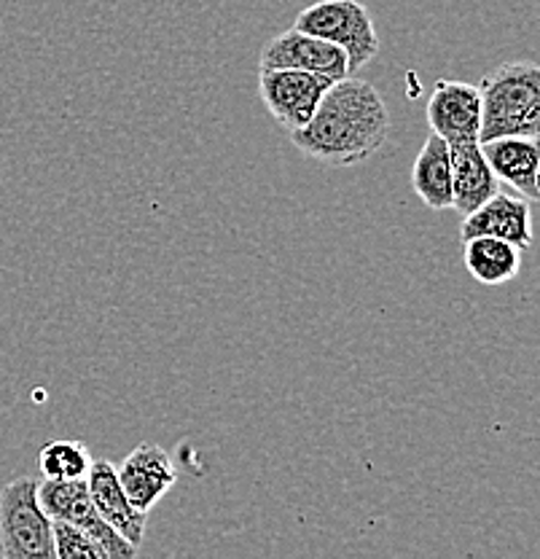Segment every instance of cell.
<instances>
[{
  "label": "cell",
  "instance_id": "cell-17",
  "mask_svg": "<svg viewBox=\"0 0 540 559\" xmlns=\"http://www.w3.org/2000/svg\"><path fill=\"white\" fill-rule=\"evenodd\" d=\"M51 535H55V559H108L106 549L73 524L51 520Z\"/></svg>",
  "mask_w": 540,
  "mask_h": 559
},
{
  "label": "cell",
  "instance_id": "cell-9",
  "mask_svg": "<svg viewBox=\"0 0 540 559\" xmlns=\"http://www.w3.org/2000/svg\"><path fill=\"white\" fill-rule=\"evenodd\" d=\"M116 476H119V485L124 489L127 498H130V503L137 511H145V514L178 481L176 465H172L170 454L161 450L159 444L135 447V450L121 460V465L116 468Z\"/></svg>",
  "mask_w": 540,
  "mask_h": 559
},
{
  "label": "cell",
  "instance_id": "cell-12",
  "mask_svg": "<svg viewBox=\"0 0 540 559\" xmlns=\"http://www.w3.org/2000/svg\"><path fill=\"white\" fill-rule=\"evenodd\" d=\"M481 151H484L487 162H490L492 173L497 175L501 183H508L527 202L540 200L538 138H495L481 143Z\"/></svg>",
  "mask_w": 540,
  "mask_h": 559
},
{
  "label": "cell",
  "instance_id": "cell-2",
  "mask_svg": "<svg viewBox=\"0 0 540 559\" xmlns=\"http://www.w3.org/2000/svg\"><path fill=\"white\" fill-rule=\"evenodd\" d=\"M479 143L540 135V70L536 62H503L479 84Z\"/></svg>",
  "mask_w": 540,
  "mask_h": 559
},
{
  "label": "cell",
  "instance_id": "cell-10",
  "mask_svg": "<svg viewBox=\"0 0 540 559\" xmlns=\"http://www.w3.org/2000/svg\"><path fill=\"white\" fill-rule=\"evenodd\" d=\"M501 237V240L514 242L519 250H527L532 245V207L525 197L505 194L497 191L484 205H479L473 213L463 215L460 237Z\"/></svg>",
  "mask_w": 540,
  "mask_h": 559
},
{
  "label": "cell",
  "instance_id": "cell-11",
  "mask_svg": "<svg viewBox=\"0 0 540 559\" xmlns=\"http://www.w3.org/2000/svg\"><path fill=\"white\" fill-rule=\"evenodd\" d=\"M86 487H89V498L100 516L106 520L116 533L124 540H130L135 549H141L145 524H148V514L137 511L124 495L116 476V465L110 460H92V468L86 474Z\"/></svg>",
  "mask_w": 540,
  "mask_h": 559
},
{
  "label": "cell",
  "instance_id": "cell-15",
  "mask_svg": "<svg viewBox=\"0 0 540 559\" xmlns=\"http://www.w3.org/2000/svg\"><path fill=\"white\" fill-rule=\"evenodd\" d=\"M466 270L481 285H503L519 272L521 250L501 237H468L466 240Z\"/></svg>",
  "mask_w": 540,
  "mask_h": 559
},
{
  "label": "cell",
  "instance_id": "cell-6",
  "mask_svg": "<svg viewBox=\"0 0 540 559\" xmlns=\"http://www.w3.org/2000/svg\"><path fill=\"white\" fill-rule=\"evenodd\" d=\"M334 79L310 70L259 68V95L272 119L286 132H296L312 119L317 103Z\"/></svg>",
  "mask_w": 540,
  "mask_h": 559
},
{
  "label": "cell",
  "instance_id": "cell-8",
  "mask_svg": "<svg viewBox=\"0 0 540 559\" xmlns=\"http://www.w3.org/2000/svg\"><path fill=\"white\" fill-rule=\"evenodd\" d=\"M428 124L431 132L446 143H479L481 95L479 86L468 81L441 79L428 100Z\"/></svg>",
  "mask_w": 540,
  "mask_h": 559
},
{
  "label": "cell",
  "instance_id": "cell-14",
  "mask_svg": "<svg viewBox=\"0 0 540 559\" xmlns=\"http://www.w3.org/2000/svg\"><path fill=\"white\" fill-rule=\"evenodd\" d=\"M411 186L431 210H452V162L449 143L435 132L428 135L411 165Z\"/></svg>",
  "mask_w": 540,
  "mask_h": 559
},
{
  "label": "cell",
  "instance_id": "cell-13",
  "mask_svg": "<svg viewBox=\"0 0 540 559\" xmlns=\"http://www.w3.org/2000/svg\"><path fill=\"white\" fill-rule=\"evenodd\" d=\"M452 162V210L460 215L473 213L484 205L492 194L501 191V180L492 173L481 143H455L449 145Z\"/></svg>",
  "mask_w": 540,
  "mask_h": 559
},
{
  "label": "cell",
  "instance_id": "cell-7",
  "mask_svg": "<svg viewBox=\"0 0 540 559\" xmlns=\"http://www.w3.org/2000/svg\"><path fill=\"white\" fill-rule=\"evenodd\" d=\"M259 68L310 70V73L328 75V79L334 81L350 75L345 49H339V46L331 44V40L317 38V35L296 31V27L275 35V38L261 49Z\"/></svg>",
  "mask_w": 540,
  "mask_h": 559
},
{
  "label": "cell",
  "instance_id": "cell-5",
  "mask_svg": "<svg viewBox=\"0 0 540 559\" xmlns=\"http://www.w3.org/2000/svg\"><path fill=\"white\" fill-rule=\"evenodd\" d=\"M38 500L51 520L68 522L73 524V527L84 530L86 535H92V538L106 549L108 559H132L141 555V549H135L130 540L121 538V535L116 533L106 520H103L100 511H97L95 503H92L86 479H73V481L40 479Z\"/></svg>",
  "mask_w": 540,
  "mask_h": 559
},
{
  "label": "cell",
  "instance_id": "cell-1",
  "mask_svg": "<svg viewBox=\"0 0 540 559\" xmlns=\"http://www.w3.org/2000/svg\"><path fill=\"white\" fill-rule=\"evenodd\" d=\"M391 135V114L380 92L356 75L334 81L301 130L296 148L328 167H352L374 156Z\"/></svg>",
  "mask_w": 540,
  "mask_h": 559
},
{
  "label": "cell",
  "instance_id": "cell-16",
  "mask_svg": "<svg viewBox=\"0 0 540 559\" xmlns=\"http://www.w3.org/2000/svg\"><path fill=\"white\" fill-rule=\"evenodd\" d=\"M40 465V479H55V481H73L86 479L92 468V454L81 441L60 439L49 441L38 454Z\"/></svg>",
  "mask_w": 540,
  "mask_h": 559
},
{
  "label": "cell",
  "instance_id": "cell-4",
  "mask_svg": "<svg viewBox=\"0 0 540 559\" xmlns=\"http://www.w3.org/2000/svg\"><path fill=\"white\" fill-rule=\"evenodd\" d=\"M293 27L345 49L350 75L380 55L374 20L360 0H317L296 16Z\"/></svg>",
  "mask_w": 540,
  "mask_h": 559
},
{
  "label": "cell",
  "instance_id": "cell-3",
  "mask_svg": "<svg viewBox=\"0 0 540 559\" xmlns=\"http://www.w3.org/2000/svg\"><path fill=\"white\" fill-rule=\"evenodd\" d=\"M36 476H16L0 489V557L55 559L51 516L38 500Z\"/></svg>",
  "mask_w": 540,
  "mask_h": 559
}]
</instances>
